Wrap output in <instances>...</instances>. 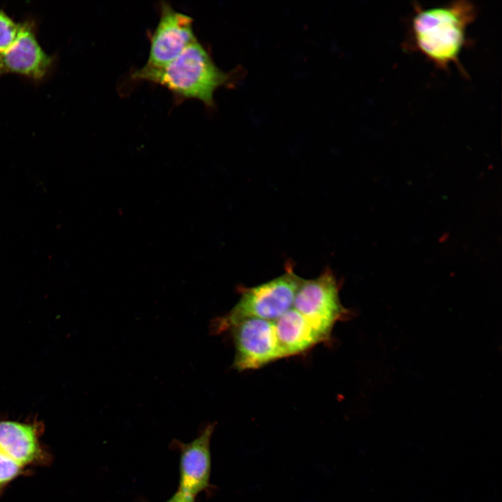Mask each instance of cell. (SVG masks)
Listing matches in <instances>:
<instances>
[{"label": "cell", "mask_w": 502, "mask_h": 502, "mask_svg": "<svg viewBox=\"0 0 502 502\" xmlns=\"http://www.w3.org/2000/svg\"><path fill=\"white\" fill-rule=\"evenodd\" d=\"M476 17V7L468 0L430 7L417 3L413 5L405 45L408 50L423 54L436 68L446 70L452 63L467 77L459 56L469 45L467 28Z\"/></svg>", "instance_id": "cell-1"}, {"label": "cell", "mask_w": 502, "mask_h": 502, "mask_svg": "<svg viewBox=\"0 0 502 502\" xmlns=\"http://www.w3.org/2000/svg\"><path fill=\"white\" fill-rule=\"evenodd\" d=\"M134 80L165 87L179 99H197L206 107L214 105L215 91L229 84L230 74L221 70L208 50L197 41L162 67L144 66L131 75Z\"/></svg>", "instance_id": "cell-2"}, {"label": "cell", "mask_w": 502, "mask_h": 502, "mask_svg": "<svg viewBox=\"0 0 502 502\" xmlns=\"http://www.w3.org/2000/svg\"><path fill=\"white\" fill-rule=\"evenodd\" d=\"M291 263L281 275L259 285L243 288L238 302L215 325L217 332L229 330L248 318L275 321L293 306L296 293L302 280Z\"/></svg>", "instance_id": "cell-3"}, {"label": "cell", "mask_w": 502, "mask_h": 502, "mask_svg": "<svg viewBox=\"0 0 502 502\" xmlns=\"http://www.w3.org/2000/svg\"><path fill=\"white\" fill-rule=\"evenodd\" d=\"M292 307L326 340H328L335 324L347 314L340 300L338 283L329 268L316 278L302 279Z\"/></svg>", "instance_id": "cell-4"}, {"label": "cell", "mask_w": 502, "mask_h": 502, "mask_svg": "<svg viewBox=\"0 0 502 502\" xmlns=\"http://www.w3.org/2000/svg\"><path fill=\"white\" fill-rule=\"evenodd\" d=\"M229 329L235 345V369H257L284 358L277 344L273 321L248 318Z\"/></svg>", "instance_id": "cell-5"}, {"label": "cell", "mask_w": 502, "mask_h": 502, "mask_svg": "<svg viewBox=\"0 0 502 502\" xmlns=\"http://www.w3.org/2000/svg\"><path fill=\"white\" fill-rule=\"evenodd\" d=\"M147 62L149 67L164 66L197 40L192 18L174 10L167 2L160 5V19L150 34Z\"/></svg>", "instance_id": "cell-6"}, {"label": "cell", "mask_w": 502, "mask_h": 502, "mask_svg": "<svg viewBox=\"0 0 502 502\" xmlns=\"http://www.w3.org/2000/svg\"><path fill=\"white\" fill-rule=\"evenodd\" d=\"M215 425L208 424L188 443L174 441L179 454L178 490L195 499L211 487V440Z\"/></svg>", "instance_id": "cell-7"}, {"label": "cell", "mask_w": 502, "mask_h": 502, "mask_svg": "<svg viewBox=\"0 0 502 502\" xmlns=\"http://www.w3.org/2000/svg\"><path fill=\"white\" fill-rule=\"evenodd\" d=\"M43 423L0 420V450L24 466H45L51 456L42 444Z\"/></svg>", "instance_id": "cell-8"}, {"label": "cell", "mask_w": 502, "mask_h": 502, "mask_svg": "<svg viewBox=\"0 0 502 502\" xmlns=\"http://www.w3.org/2000/svg\"><path fill=\"white\" fill-rule=\"evenodd\" d=\"M51 56L38 43L32 23L21 24L14 44L0 54V74L16 73L35 79H42L52 65Z\"/></svg>", "instance_id": "cell-9"}, {"label": "cell", "mask_w": 502, "mask_h": 502, "mask_svg": "<svg viewBox=\"0 0 502 502\" xmlns=\"http://www.w3.org/2000/svg\"><path fill=\"white\" fill-rule=\"evenodd\" d=\"M273 324L277 344L283 357L301 353L326 340L293 307L273 321Z\"/></svg>", "instance_id": "cell-10"}, {"label": "cell", "mask_w": 502, "mask_h": 502, "mask_svg": "<svg viewBox=\"0 0 502 502\" xmlns=\"http://www.w3.org/2000/svg\"><path fill=\"white\" fill-rule=\"evenodd\" d=\"M26 473V467L0 450V496L11 482Z\"/></svg>", "instance_id": "cell-11"}, {"label": "cell", "mask_w": 502, "mask_h": 502, "mask_svg": "<svg viewBox=\"0 0 502 502\" xmlns=\"http://www.w3.org/2000/svg\"><path fill=\"white\" fill-rule=\"evenodd\" d=\"M21 24L16 23L0 8V54L8 50L15 42Z\"/></svg>", "instance_id": "cell-12"}, {"label": "cell", "mask_w": 502, "mask_h": 502, "mask_svg": "<svg viewBox=\"0 0 502 502\" xmlns=\"http://www.w3.org/2000/svg\"><path fill=\"white\" fill-rule=\"evenodd\" d=\"M165 502H195V498L177 489L176 492Z\"/></svg>", "instance_id": "cell-13"}]
</instances>
